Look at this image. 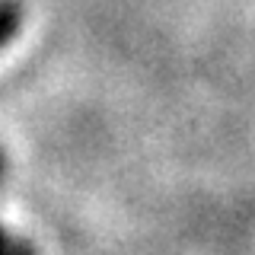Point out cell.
Segmentation results:
<instances>
[{"mask_svg":"<svg viewBox=\"0 0 255 255\" xmlns=\"http://www.w3.org/2000/svg\"><path fill=\"white\" fill-rule=\"evenodd\" d=\"M19 26H22L19 0H0V51L19 35Z\"/></svg>","mask_w":255,"mask_h":255,"instance_id":"1","label":"cell"},{"mask_svg":"<svg viewBox=\"0 0 255 255\" xmlns=\"http://www.w3.org/2000/svg\"><path fill=\"white\" fill-rule=\"evenodd\" d=\"M0 255H38V252H35V246H32L29 239H16V236H10V239H6V246L0 249Z\"/></svg>","mask_w":255,"mask_h":255,"instance_id":"2","label":"cell"},{"mask_svg":"<svg viewBox=\"0 0 255 255\" xmlns=\"http://www.w3.org/2000/svg\"><path fill=\"white\" fill-rule=\"evenodd\" d=\"M6 239H10V233H6V227H3V223H0V249H3V246H6Z\"/></svg>","mask_w":255,"mask_h":255,"instance_id":"3","label":"cell"},{"mask_svg":"<svg viewBox=\"0 0 255 255\" xmlns=\"http://www.w3.org/2000/svg\"><path fill=\"white\" fill-rule=\"evenodd\" d=\"M3 169H6V166H3V153H0V179H3Z\"/></svg>","mask_w":255,"mask_h":255,"instance_id":"4","label":"cell"}]
</instances>
